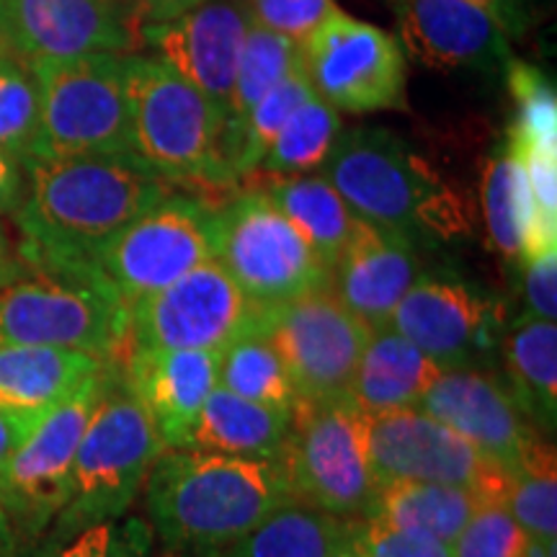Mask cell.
Masks as SVG:
<instances>
[{
    "label": "cell",
    "instance_id": "cell-1",
    "mask_svg": "<svg viewBox=\"0 0 557 557\" xmlns=\"http://www.w3.org/2000/svg\"><path fill=\"white\" fill-rule=\"evenodd\" d=\"M13 212L24 271H99V253L171 186L135 152L65 160L26 158Z\"/></svg>",
    "mask_w": 557,
    "mask_h": 557
},
{
    "label": "cell",
    "instance_id": "cell-2",
    "mask_svg": "<svg viewBox=\"0 0 557 557\" xmlns=\"http://www.w3.org/2000/svg\"><path fill=\"white\" fill-rule=\"evenodd\" d=\"M145 524L173 553L214 557L295 504L278 462L163 449L148 472Z\"/></svg>",
    "mask_w": 557,
    "mask_h": 557
},
{
    "label": "cell",
    "instance_id": "cell-3",
    "mask_svg": "<svg viewBox=\"0 0 557 557\" xmlns=\"http://www.w3.org/2000/svg\"><path fill=\"white\" fill-rule=\"evenodd\" d=\"M320 169L354 218L369 225L393 230L413 243L423 233L451 238L468 230L465 201L389 129L344 132Z\"/></svg>",
    "mask_w": 557,
    "mask_h": 557
},
{
    "label": "cell",
    "instance_id": "cell-4",
    "mask_svg": "<svg viewBox=\"0 0 557 557\" xmlns=\"http://www.w3.org/2000/svg\"><path fill=\"white\" fill-rule=\"evenodd\" d=\"M163 449L148 410L122 377H111L109 364L107 385L75 451L67 498L45 534V549L94 524L122 519Z\"/></svg>",
    "mask_w": 557,
    "mask_h": 557
},
{
    "label": "cell",
    "instance_id": "cell-5",
    "mask_svg": "<svg viewBox=\"0 0 557 557\" xmlns=\"http://www.w3.org/2000/svg\"><path fill=\"white\" fill-rule=\"evenodd\" d=\"M135 52H96L32 65L39 127L29 158L122 156L129 143V67Z\"/></svg>",
    "mask_w": 557,
    "mask_h": 557
},
{
    "label": "cell",
    "instance_id": "cell-6",
    "mask_svg": "<svg viewBox=\"0 0 557 557\" xmlns=\"http://www.w3.org/2000/svg\"><path fill=\"white\" fill-rule=\"evenodd\" d=\"M129 312L101 271H24L0 289V346H52L114 361Z\"/></svg>",
    "mask_w": 557,
    "mask_h": 557
},
{
    "label": "cell",
    "instance_id": "cell-7",
    "mask_svg": "<svg viewBox=\"0 0 557 557\" xmlns=\"http://www.w3.org/2000/svg\"><path fill=\"white\" fill-rule=\"evenodd\" d=\"M225 120L197 88L156 58H132L129 143L132 152L165 184L199 181L233 186L222 169Z\"/></svg>",
    "mask_w": 557,
    "mask_h": 557
},
{
    "label": "cell",
    "instance_id": "cell-8",
    "mask_svg": "<svg viewBox=\"0 0 557 557\" xmlns=\"http://www.w3.org/2000/svg\"><path fill=\"white\" fill-rule=\"evenodd\" d=\"M276 462L295 504L344 521L372 513L380 480L369 462L364 413L348 398L297 403Z\"/></svg>",
    "mask_w": 557,
    "mask_h": 557
},
{
    "label": "cell",
    "instance_id": "cell-9",
    "mask_svg": "<svg viewBox=\"0 0 557 557\" xmlns=\"http://www.w3.org/2000/svg\"><path fill=\"white\" fill-rule=\"evenodd\" d=\"M214 259L261 310L331 287L329 263L263 189L218 209Z\"/></svg>",
    "mask_w": 557,
    "mask_h": 557
},
{
    "label": "cell",
    "instance_id": "cell-10",
    "mask_svg": "<svg viewBox=\"0 0 557 557\" xmlns=\"http://www.w3.org/2000/svg\"><path fill=\"white\" fill-rule=\"evenodd\" d=\"M218 207L186 194H165L129 222L99 253V271L122 302L171 287L214 259Z\"/></svg>",
    "mask_w": 557,
    "mask_h": 557
},
{
    "label": "cell",
    "instance_id": "cell-11",
    "mask_svg": "<svg viewBox=\"0 0 557 557\" xmlns=\"http://www.w3.org/2000/svg\"><path fill=\"white\" fill-rule=\"evenodd\" d=\"M109 364L41 418L0 470V511L9 519L18 553L45 537L65 504L75 451L107 385Z\"/></svg>",
    "mask_w": 557,
    "mask_h": 557
},
{
    "label": "cell",
    "instance_id": "cell-12",
    "mask_svg": "<svg viewBox=\"0 0 557 557\" xmlns=\"http://www.w3.org/2000/svg\"><path fill=\"white\" fill-rule=\"evenodd\" d=\"M124 348L218 351L256 331L261 308L243 295L218 259H209L171 287L129 305Z\"/></svg>",
    "mask_w": 557,
    "mask_h": 557
},
{
    "label": "cell",
    "instance_id": "cell-13",
    "mask_svg": "<svg viewBox=\"0 0 557 557\" xmlns=\"http://www.w3.org/2000/svg\"><path fill=\"white\" fill-rule=\"evenodd\" d=\"M259 331L287 367L297 403L346 400L372 333L331 287L263 310Z\"/></svg>",
    "mask_w": 557,
    "mask_h": 557
},
{
    "label": "cell",
    "instance_id": "cell-14",
    "mask_svg": "<svg viewBox=\"0 0 557 557\" xmlns=\"http://www.w3.org/2000/svg\"><path fill=\"white\" fill-rule=\"evenodd\" d=\"M299 50L312 90L333 109L369 114L406 103V54L380 26L333 9Z\"/></svg>",
    "mask_w": 557,
    "mask_h": 557
},
{
    "label": "cell",
    "instance_id": "cell-15",
    "mask_svg": "<svg viewBox=\"0 0 557 557\" xmlns=\"http://www.w3.org/2000/svg\"><path fill=\"white\" fill-rule=\"evenodd\" d=\"M367 449L380 483H442L468 487L485 504H506L511 472L498 468L421 408L364 416Z\"/></svg>",
    "mask_w": 557,
    "mask_h": 557
},
{
    "label": "cell",
    "instance_id": "cell-16",
    "mask_svg": "<svg viewBox=\"0 0 557 557\" xmlns=\"http://www.w3.org/2000/svg\"><path fill=\"white\" fill-rule=\"evenodd\" d=\"M139 26L132 0H0V47L26 67L132 52Z\"/></svg>",
    "mask_w": 557,
    "mask_h": 557
},
{
    "label": "cell",
    "instance_id": "cell-17",
    "mask_svg": "<svg viewBox=\"0 0 557 557\" xmlns=\"http://www.w3.org/2000/svg\"><path fill=\"white\" fill-rule=\"evenodd\" d=\"M250 26L246 0H209L184 16L139 26V41L220 111L227 124L235 70Z\"/></svg>",
    "mask_w": 557,
    "mask_h": 557
},
{
    "label": "cell",
    "instance_id": "cell-18",
    "mask_svg": "<svg viewBox=\"0 0 557 557\" xmlns=\"http://www.w3.org/2000/svg\"><path fill=\"white\" fill-rule=\"evenodd\" d=\"M418 408L508 472L537 438L511 389L475 367L442 369Z\"/></svg>",
    "mask_w": 557,
    "mask_h": 557
},
{
    "label": "cell",
    "instance_id": "cell-19",
    "mask_svg": "<svg viewBox=\"0 0 557 557\" xmlns=\"http://www.w3.org/2000/svg\"><path fill=\"white\" fill-rule=\"evenodd\" d=\"M438 369L472 367L493 329V308L465 284L421 276L387 320Z\"/></svg>",
    "mask_w": 557,
    "mask_h": 557
},
{
    "label": "cell",
    "instance_id": "cell-20",
    "mask_svg": "<svg viewBox=\"0 0 557 557\" xmlns=\"http://www.w3.org/2000/svg\"><path fill=\"white\" fill-rule=\"evenodd\" d=\"M418 278L421 263L413 240L357 220L351 238L331 267V292L361 323L382 329Z\"/></svg>",
    "mask_w": 557,
    "mask_h": 557
},
{
    "label": "cell",
    "instance_id": "cell-21",
    "mask_svg": "<svg viewBox=\"0 0 557 557\" xmlns=\"http://www.w3.org/2000/svg\"><path fill=\"white\" fill-rule=\"evenodd\" d=\"M218 351L127 348L122 382L148 410L165 449H186L209 393L218 387Z\"/></svg>",
    "mask_w": 557,
    "mask_h": 557
},
{
    "label": "cell",
    "instance_id": "cell-22",
    "mask_svg": "<svg viewBox=\"0 0 557 557\" xmlns=\"http://www.w3.org/2000/svg\"><path fill=\"white\" fill-rule=\"evenodd\" d=\"M406 52L434 70L485 67L504 54V26L468 0H395Z\"/></svg>",
    "mask_w": 557,
    "mask_h": 557
},
{
    "label": "cell",
    "instance_id": "cell-23",
    "mask_svg": "<svg viewBox=\"0 0 557 557\" xmlns=\"http://www.w3.org/2000/svg\"><path fill=\"white\" fill-rule=\"evenodd\" d=\"M109 361L52 346H0V413L45 418Z\"/></svg>",
    "mask_w": 557,
    "mask_h": 557
},
{
    "label": "cell",
    "instance_id": "cell-24",
    "mask_svg": "<svg viewBox=\"0 0 557 557\" xmlns=\"http://www.w3.org/2000/svg\"><path fill=\"white\" fill-rule=\"evenodd\" d=\"M480 197H483L487 238L500 256L532 261L557 250V233H549L534 212L524 171L508 143L485 160Z\"/></svg>",
    "mask_w": 557,
    "mask_h": 557
},
{
    "label": "cell",
    "instance_id": "cell-25",
    "mask_svg": "<svg viewBox=\"0 0 557 557\" xmlns=\"http://www.w3.org/2000/svg\"><path fill=\"white\" fill-rule=\"evenodd\" d=\"M438 372L442 369L423 357L413 344L382 325L369 333L351 387H348V400L364 416L418 408Z\"/></svg>",
    "mask_w": 557,
    "mask_h": 557
},
{
    "label": "cell",
    "instance_id": "cell-26",
    "mask_svg": "<svg viewBox=\"0 0 557 557\" xmlns=\"http://www.w3.org/2000/svg\"><path fill=\"white\" fill-rule=\"evenodd\" d=\"M289 426L292 413L214 387L201 406L186 449L276 462L289 436Z\"/></svg>",
    "mask_w": 557,
    "mask_h": 557
},
{
    "label": "cell",
    "instance_id": "cell-27",
    "mask_svg": "<svg viewBox=\"0 0 557 557\" xmlns=\"http://www.w3.org/2000/svg\"><path fill=\"white\" fill-rule=\"evenodd\" d=\"M483 504L485 500L468 487L389 480L380 483L369 517L451 545Z\"/></svg>",
    "mask_w": 557,
    "mask_h": 557
},
{
    "label": "cell",
    "instance_id": "cell-28",
    "mask_svg": "<svg viewBox=\"0 0 557 557\" xmlns=\"http://www.w3.org/2000/svg\"><path fill=\"white\" fill-rule=\"evenodd\" d=\"M508 389L529 423L553 431L557 418V325L521 315L504 338Z\"/></svg>",
    "mask_w": 557,
    "mask_h": 557
},
{
    "label": "cell",
    "instance_id": "cell-29",
    "mask_svg": "<svg viewBox=\"0 0 557 557\" xmlns=\"http://www.w3.org/2000/svg\"><path fill=\"white\" fill-rule=\"evenodd\" d=\"M312 94L315 90H312L302 60H299L274 88L267 90L250 107L243 120L222 132V169H225L230 184L259 171L261 160L276 143L278 132Z\"/></svg>",
    "mask_w": 557,
    "mask_h": 557
},
{
    "label": "cell",
    "instance_id": "cell-30",
    "mask_svg": "<svg viewBox=\"0 0 557 557\" xmlns=\"http://www.w3.org/2000/svg\"><path fill=\"white\" fill-rule=\"evenodd\" d=\"M263 191L305 235L320 259L333 267L359 218H354L329 181L323 176H278Z\"/></svg>",
    "mask_w": 557,
    "mask_h": 557
},
{
    "label": "cell",
    "instance_id": "cell-31",
    "mask_svg": "<svg viewBox=\"0 0 557 557\" xmlns=\"http://www.w3.org/2000/svg\"><path fill=\"white\" fill-rule=\"evenodd\" d=\"M344 529V519L302 504H287L214 557H329Z\"/></svg>",
    "mask_w": 557,
    "mask_h": 557
},
{
    "label": "cell",
    "instance_id": "cell-32",
    "mask_svg": "<svg viewBox=\"0 0 557 557\" xmlns=\"http://www.w3.org/2000/svg\"><path fill=\"white\" fill-rule=\"evenodd\" d=\"M218 387L284 413H295L297 408V393L287 367L259 329L233 341L220 354Z\"/></svg>",
    "mask_w": 557,
    "mask_h": 557
},
{
    "label": "cell",
    "instance_id": "cell-33",
    "mask_svg": "<svg viewBox=\"0 0 557 557\" xmlns=\"http://www.w3.org/2000/svg\"><path fill=\"white\" fill-rule=\"evenodd\" d=\"M506 508L532 540L557 542V459L542 436L511 470Z\"/></svg>",
    "mask_w": 557,
    "mask_h": 557
},
{
    "label": "cell",
    "instance_id": "cell-34",
    "mask_svg": "<svg viewBox=\"0 0 557 557\" xmlns=\"http://www.w3.org/2000/svg\"><path fill=\"white\" fill-rule=\"evenodd\" d=\"M338 135V109L312 94L278 132L276 143L261 160L259 171H267L271 176H297V173L320 169L331 156Z\"/></svg>",
    "mask_w": 557,
    "mask_h": 557
},
{
    "label": "cell",
    "instance_id": "cell-35",
    "mask_svg": "<svg viewBox=\"0 0 557 557\" xmlns=\"http://www.w3.org/2000/svg\"><path fill=\"white\" fill-rule=\"evenodd\" d=\"M299 60H302V50H299L297 41H292L278 32H271L267 26H261L259 21L250 18L246 41H243L240 50L238 70H235L233 101H230V116L225 129L243 120L250 107L267 90L274 88Z\"/></svg>",
    "mask_w": 557,
    "mask_h": 557
},
{
    "label": "cell",
    "instance_id": "cell-36",
    "mask_svg": "<svg viewBox=\"0 0 557 557\" xmlns=\"http://www.w3.org/2000/svg\"><path fill=\"white\" fill-rule=\"evenodd\" d=\"M39 127L37 81L24 62L0 54V150L24 163Z\"/></svg>",
    "mask_w": 557,
    "mask_h": 557
},
{
    "label": "cell",
    "instance_id": "cell-37",
    "mask_svg": "<svg viewBox=\"0 0 557 557\" xmlns=\"http://www.w3.org/2000/svg\"><path fill=\"white\" fill-rule=\"evenodd\" d=\"M508 86L517 99V124L508 129V139L517 145L557 150V99L555 86L537 67L513 62L508 70Z\"/></svg>",
    "mask_w": 557,
    "mask_h": 557
},
{
    "label": "cell",
    "instance_id": "cell-38",
    "mask_svg": "<svg viewBox=\"0 0 557 557\" xmlns=\"http://www.w3.org/2000/svg\"><path fill=\"white\" fill-rule=\"evenodd\" d=\"M529 534L506 504H483L451 542L455 557H527Z\"/></svg>",
    "mask_w": 557,
    "mask_h": 557
},
{
    "label": "cell",
    "instance_id": "cell-39",
    "mask_svg": "<svg viewBox=\"0 0 557 557\" xmlns=\"http://www.w3.org/2000/svg\"><path fill=\"white\" fill-rule=\"evenodd\" d=\"M47 549V557H150L152 532L143 519H114L83 529Z\"/></svg>",
    "mask_w": 557,
    "mask_h": 557
},
{
    "label": "cell",
    "instance_id": "cell-40",
    "mask_svg": "<svg viewBox=\"0 0 557 557\" xmlns=\"http://www.w3.org/2000/svg\"><path fill=\"white\" fill-rule=\"evenodd\" d=\"M348 534L361 557H455L451 545L389 527L374 517L348 521Z\"/></svg>",
    "mask_w": 557,
    "mask_h": 557
},
{
    "label": "cell",
    "instance_id": "cell-41",
    "mask_svg": "<svg viewBox=\"0 0 557 557\" xmlns=\"http://www.w3.org/2000/svg\"><path fill=\"white\" fill-rule=\"evenodd\" d=\"M250 18L259 21L271 32L284 34L297 45H302L320 21L336 9L333 0H246Z\"/></svg>",
    "mask_w": 557,
    "mask_h": 557
},
{
    "label": "cell",
    "instance_id": "cell-42",
    "mask_svg": "<svg viewBox=\"0 0 557 557\" xmlns=\"http://www.w3.org/2000/svg\"><path fill=\"white\" fill-rule=\"evenodd\" d=\"M524 267V299L527 315L555 320L557 318V250L521 261Z\"/></svg>",
    "mask_w": 557,
    "mask_h": 557
},
{
    "label": "cell",
    "instance_id": "cell-43",
    "mask_svg": "<svg viewBox=\"0 0 557 557\" xmlns=\"http://www.w3.org/2000/svg\"><path fill=\"white\" fill-rule=\"evenodd\" d=\"M24 197V165L0 150V214H13Z\"/></svg>",
    "mask_w": 557,
    "mask_h": 557
},
{
    "label": "cell",
    "instance_id": "cell-44",
    "mask_svg": "<svg viewBox=\"0 0 557 557\" xmlns=\"http://www.w3.org/2000/svg\"><path fill=\"white\" fill-rule=\"evenodd\" d=\"M205 3L209 0H132L139 24H160V21L178 18Z\"/></svg>",
    "mask_w": 557,
    "mask_h": 557
},
{
    "label": "cell",
    "instance_id": "cell-45",
    "mask_svg": "<svg viewBox=\"0 0 557 557\" xmlns=\"http://www.w3.org/2000/svg\"><path fill=\"white\" fill-rule=\"evenodd\" d=\"M39 421L37 418H21V416H11V413H0V470L5 468V462H9L13 451L21 447V442L32 434V429L37 426Z\"/></svg>",
    "mask_w": 557,
    "mask_h": 557
},
{
    "label": "cell",
    "instance_id": "cell-46",
    "mask_svg": "<svg viewBox=\"0 0 557 557\" xmlns=\"http://www.w3.org/2000/svg\"><path fill=\"white\" fill-rule=\"evenodd\" d=\"M21 274H24V267H21L18 256H13L9 238H5L3 227H0V289L9 287L11 282H16Z\"/></svg>",
    "mask_w": 557,
    "mask_h": 557
},
{
    "label": "cell",
    "instance_id": "cell-47",
    "mask_svg": "<svg viewBox=\"0 0 557 557\" xmlns=\"http://www.w3.org/2000/svg\"><path fill=\"white\" fill-rule=\"evenodd\" d=\"M329 557H361V555H359V549H357V545H354L351 534H348V521H346L344 534H341V537L336 540V545L331 547Z\"/></svg>",
    "mask_w": 557,
    "mask_h": 557
},
{
    "label": "cell",
    "instance_id": "cell-48",
    "mask_svg": "<svg viewBox=\"0 0 557 557\" xmlns=\"http://www.w3.org/2000/svg\"><path fill=\"white\" fill-rule=\"evenodd\" d=\"M468 3L478 5V9H483V11L491 13V16L496 18L500 26L506 24V0H468Z\"/></svg>",
    "mask_w": 557,
    "mask_h": 557
},
{
    "label": "cell",
    "instance_id": "cell-49",
    "mask_svg": "<svg viewBox=\"0 0 557 557\" xmlns=\"http://www.w3.org/2000/svg\"><path fill=\"white\" fill-rule=\"evenodd\" d=\"M527 557H555V542H540L529 537Z\"/></svg>",
    "mask_w": 557,
    "mask_h": 557
},
{
    "label": "cell",
    "instance_id": "cell-50",
    "mask_svg": "<svg viewBox=\"0 0 557 557\" xmlns=\"http://www.w3.org/2000/svg\"><path fill=\"white\" fill-rule=\"evenodd\" d=\"M0 54H3V47H0Z\"/></svg>",
    "mask_w": 557,
    "mask_h": 557
}]
</instances>
